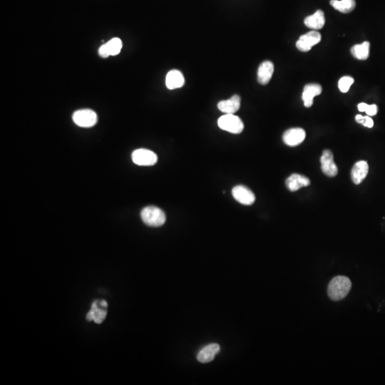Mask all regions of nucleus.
<instances>
[{"mask_svg": "<svg viewBox=\"0 0 385 385\" xmlns=\"http://www.w3.org/2000/svg\"><path fill=\"white\" fill-rule=\"evenodd\" d=\"M184 75L178 70H171L167 73L166 78V85L169 90H175L181 88L184 85Z\"/></svg>", "mask_w": 385, "mask_h": 385, "instance_id": "nucleus-18", "label": "nucleus"}, {"mask_svg": "<svg viewBox=\"0 0 385 385\" xmlns=\"http://www.w3.org/2000/svg\"><path fill=\"white\" fill-rule=\"evenodd\" d=\"M72 119L73 122L80 127H92L97 122V114L91 109H81L75 111Z\"/></svg>", "mask_w": 385, "mask_h": 385, "instance_id": "nucleus-4", "label": "nucleus"}, {"mask_svg": "<svg viewBox=\"0 0 385 385\" xmlns=\"http://www.w3.org/2000/svg\"><path fill=\"white\" fill-rule=\"evenodd\" d=\"M99 56H102L103 58H107L110 56L107 44H104L101 46L100 48L99 49Z\"/></svg>", "mask_w": 385, "mask_h": 385, "instance_id": "nucleus-23", "label": "nucleus"}, {"mask_svg": "<svg viewBox=\"0 0 385 385\" xmlns=\"http://www.w3.org/2000/svg\"><path fill=\"white\" fill-rule=\"evenodd\" d=\"M285 184L290 191L294 192L298 191L301 188L309 186L311 181L305 176L295 174L287 178Z\"/></svg>", "mask_w": 385, "mask_h": 385, "instance_id": "nucleus-16", "label": "nucleus"}, {"mask_svg": "<svg viewBox=\"0 0 385 385\" xmlns=\"http://www.w3.org/2000/svg\"><path fill=\"white\" fill-rule=\"evenodd\" d=\"M354 82L355 80L352 77L349 76L342 77L338 82L339 90L342 93H347L350 90L351 86L353 85Z\"/></svg>", "mask_w": 385, "mask_h": 385, "instance_id": "nucleus-22", "label": "nucleus"}, {"mask_svg": "<svg viewBox=\"0 0 385 385\" xmlns=\"http://www.w3.org/2000/svg\"><path fill=\"white\" fill-rule=\"evenodd\" d=\"M304 24L308 28L314 30H321L325 26V17L323 10H318L316 13L304 19Z\"/></svg>", "mask_w": 385, "mask_h": 385, "instance_id": "nucleus-17", "label": "nucleus"}, {"mask_svg": "<svg viewBox=\"0 0 385 385\" xmlns=\"http://www.w3.org/2000/svg\"><path fill=\"white\" fill-rule=\"evenodd\" d=\"M306 133L304 129L301 128H293L284 133L282 140L284 143L289 146H296L303 142Z\"/></svg>", "mask_w": 385, "mask_h": 385, "instance_id": "nucleus-10", "label": "nucleus"}, {"mask_svg": "<svg viewBox=\"0 0 385 385\" xmlns=\"http://www.w3.org/2000/svg\"><path fill=\"white\" fill-rule=\"evenodd\" d=\"M107 301H96L92 304L90 312L87 313V320L94 321L97 324H101L107 318Z\"/></svg>", "mask_w": 385, "mask_h": 385, "instance_id": "nucleus-6", "label": "nucleus"}, {"mask_svg": "<svg viewBox=\"0 0 385 385\" xmlns=\"http://www.w3.org/2000/svg\"><path fill=\"white\" fill-rule=\"evenodd\" d=\"M233 196L241 204L251 205L256 201V196L251 190L244 186H236L232 190Z\"/></svg>", "mask_w": 385, "mask_h": 385, "instance_id": "nucleus-8", "label": "nucleus"}, {"mask_svg": "<svg viewBox=\"0 0 385 385\" xmlns=\"http://www.w3.org/2000/svg\"><path fill=\"white\" fill-rule=\"evenodd\" d=\"M369 171V165L365 161L356 163L351 171V178L354 184H360L365 179Z\"/></svg>", "mask_w": 385, "mask_h": 385, "instance_id": "nucleus-11", "label": "nucleus"}, {"mask_svg": "<svg viewBox=\"0 0 385 385\" xmlns=\"http://www.w3.org/2000/svg\"><path fill=\"white\" fill-rule=\"evenodd\" d=\"M106 44L109 49L110 56L118 55L122 49V41L117 37L111 39L110 41L106 43Z\"/></svg>", "mask_w": 385, "mask_h": 385, "instance_id": "nucleus-21", "label": "nucleus"}, {"mask_svg": "<svg viewBox=\"0 0 385 385\" xmlns=\"http://www.w3.org/2000/svg\"><path fill=\"white\" fill-rule=\"evenodd\" d=\"M241 99L240 96L234 95L227 100L221 101L218 104L219 110L225 114H234L241 107Z\"/></svg>", "mask_w": 385, "mask_h": 385, "instance_id": "nucleus-13", "label": "nucleus"}, {"mask_svg": "<svg viewBox=\"0 0 385 385\" xmlns=\"http://www.w3.org/2000/svg\"><path fill=\"white\" fill-rule=\"evenodd\" d=\"M274 72V65L270 61H265L258 70V81L262 85L269 83Z\"/></svg>", "mask_w": 385, "mask_h": 385, "instance_id": "nucleus-15", "label": "nucleus"}, {"mask_svg": "<svg viewBox=\"0 0 385 385\" xmlns=\"http://www.w3.org/2000/svg\"><path fill=\"white\" fill-rule=\"evenodd\" d=\"M141 218L145 225L150 227H161L167 220L165 213L156 206H147L141 212Z\"/></svg>", "mask_w": 385, "mask_h": 385, "instance_id": "nucleus-2", "label": "nucleus"}, {"mask_svg": "<svg viewBox=\"0 0 385 385\" xmlns=\"http://www.w3.org/2000/svg\"><path fill=\"white\" fill-rule=\"evenodd\" d=\"M133 162L141 167H150L158 162V157L151 150L139 148L135 150L131 155Z\"/></svg>", "mask_w": 385, "mask_h": 385, "instance_id": "nucleus-5", "label": "nucleus"}, {"mask_svg": "<svg viewBox=\"0 0 385 385\" xmlns=\"http://www.w3.org/2000/svg\"><path fill=\"white\" fill-rule=\"evenodd\" d=\"M367 107H368V104H366V103H360V104H359L358 106H357V108H358V110L359 111H361V112H365L366 109H367Z\"/></svg>", "mask_w": 385, "mask_h": 385, "instance_id": "nucleus-26", "label": "nucleus"}, {"mask_svg": "<svg viewBox=\"0 0 385 385\" xmlns=\"http://www.w3.org/2000/svg\"><path fill=\"white\" fill-rule=\"evenodd\" d=\"M356 121H357L358 124H364V121H365V116H363L362 115H357L355 117Z\"/></svg>", "mask_w": 385, "mask_h": 385, "instance_id": "nucleus-27", "label": "nucleus"}, {"mask_svg": "<svg viewBox=\"0 0 385 385\" xmlns=\"http://www.w3.org/2000/svg\"><path fill=\"white\" fill-rule=\"evenodd\" d=\"M322 87L318 84H310L304 87L302 99L304 107L310 108L313 104V99L322 93Z\"/></svg>", "mask_w": 385, "mask_h": 385, "instance_id": "nucleus-14", "label": "nucleus"}, {"mask_svg": "<svg viewBox=\"0 0 385 385\" xmlns=\"http://www.w3.org/2000/svg\"><path fill=\"white\" fill-rule=\"evenodd\" d=\"M370 44L368 42H364L361 44H356L351 49V53L355 59L366 60L369 56Z\"/></svg>", "mask_w": 385, "mask_h": 385, "instance_id": "nucleus-20", "label": "nucleus"}, {"mask_svg": "<svg viewBox=\"0 0 385 385\" xmlns=\"http://www.w3.org/2000/svg\"><path fill=\"white\" fill-rule=\"evenodd\" d=\"M220 347L218 344L212 343L203 347L197 355V359L201 363H208L213 361L217 354L220 352Z\"/></svg>", "mask_w": 385, "mask_h": 385, "instance_id": "nucleus-12", "label": "nucleus"}, {"mask_svg": "<svg viewBox=\"0 0 385 385\" xmlns=\"http://www.w3.org/2000/svg\"><path fill=\"white\" fill-rule=\"evenodd\" d=\"M321 41V34L317 31H311L299 37L296 43V47L302 52H307Z\"/></svg>", "mask_w": 385, "mask_h": 385, "instance_id": "nucleus-7", "label": "nucleus"}, {"mask_svg": "<svg viewBox=\"0 0 385 385\" xmlns=\"http://www.w3.org/2000/svg\"><path fill=\"white\" fill-rule=\"evenodd\" d=\"M321 169L325 175L335 177L338 175V169L334 162L333 154L330 150H325L321 158Z\"/></svg>", "mask_w": 385, "mask_h": 385, "instance_id": "nucleus-9", "label": "nucleus"}, {"mask_svg": "<svg viewBox=\"0 0 385 385\" xmlns=\"http://www.w3.org/2000/svg\"><path fill=\"white\" fill-rule=\"evenodd\" d=\"M219 127L227 132L239 134L244 131V124L242 120L239 116L234 114H225L219 118L218 121Z\"/></svg>", "mask_w": 385, "mask_h": 385, "instance_id": "nucleus-3", "label": "nucleus"}, {"mask_svg": "<svg viewBox=\"0 0 385 385\" xmlns=\"http://www.w3.org/2000/svg\"><path fill=\"white\" fill-rule=\"evenodd\" d=\"M363 126L367 128H372L374 126V121L369 116H365V121H364Z\"/></svg>", "mask_w": 385, "mask_h": 385, "instance_id": "nucleus-25", "label": "nucleus"}, {"mask_svg": "<svg viewBox=\"0 0 385 385\" xmlns=\"http://www.w3.org/2000/svg\"><path fill=\"white\" fill-rule=\"evenodd\" d=\"M377 107L375 104H372V105H368L367 109H366L365 112L367 113L368 116H374L377 114Z\"/></svg>", "mask_w": 385, "mask_h": 385, "instance_id": "nucleus-24", "label": "nucleus"}, {"mask_svg": "<svg viewBox=\"0 0 385 385\" xmlns=\"http://www.w3.org/2000/svg\"><path fill=\"white\" fill-rule=\"evenodd\" d=\"M352 282L345 276H337L330 281L328 286V296L332 300L338 301L345 298L351 290Z\"/></svg>", "mask_w": 385, "mask_h": 385, "instance_id": "nucleus-1", "label": "nucleus"}, {"mask_svg": "<svg viewBox=\"0 0 385 385\" xmlns=\"http://www.w3.org/2000/svg\"><path fill=\"white\" fill-rule=\"evenodd\" d=\"M330 4L335 10L344 14L351 13L355 10L356 7L355 0H331Z\"/></svg>", "mask_w": 385, "mask_h": 385, "instance_id": "nucleus-19", "label": "nucleus"}]
</instances>
